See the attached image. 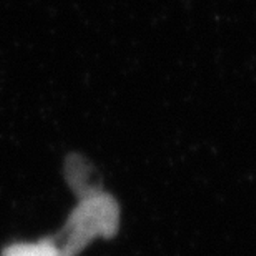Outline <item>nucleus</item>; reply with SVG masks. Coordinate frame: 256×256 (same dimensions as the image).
<instances>
[{
  "label": "nucleus",
  "mask_w": 256,
  "mask_h": 256,
  "mask_svg": "<svg viewBox=\"0 0 256 256\" xmlns=\"http://www.w3.org/2000/svg\"><path fill=\"white\" fill-rule=\"evenodd\" d=\"M0 256H64L54 242V238H45L34 243H14L4 248Z\"/></svg>",
  "instance_id": "f03ea898"
},
{
  "label": "nucleus",
  "mask_w": 256,
  "mask_h": 256,
  "mask_svg": "<svg viewBox=\"0 0 256 256\" xmlns=\"http://www.w3.org/2000/svg\"><path fill=\"white\" fill-rule=\"evenodd\" d=\"M78 194L58 238H54L64 256H75L96 238H114L120 224V206L110 193L90 186Z\"/></svg>",
  "instance_id": "f257e3e1"
}]
</instances>
